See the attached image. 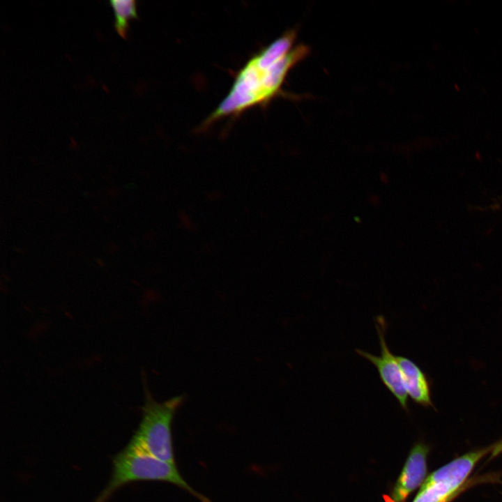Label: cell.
I'll use <instances>...</instances> for the list:
<instances>
[{
	"instance_id": "obj_7",
	"label": "cell",
	"mask_w": 502,
	"mask_h": 502,
	"mask_svg": "<svg viewBox=\"0 0 502 502\" xmlns=\"http://www.w3.org/2000/svg\"><path fill=\"white\" fill-rule=\"evenodd\" d=\"M404 386L408 396L421 406H434L432 401L431 386L426 374L410 358L396 356Z\"/></svg>"
},
{
	"instance_id": "obj_1",
	"label": "cell",
	"mask_w": 502,
	"mask_h": 502,
	"mask_svg": "<svg viewBox=\"0 0 502 502\" xmlns=\"http://www.w3.org/2000/svg\"><path fill=\"white\" fill-rule=\"evenodd\" d=\"M296 32L289 30L253 55L240 69L229 93L208 116L201 128L250 108L266 105L279 96L289 72L309 54L303 44L294 45Z\"/></svg>"
},
{
	"instance_id": "obj_3",
	"label": "cell",
	"mask_w": 502,
	"mask_h": 502,
	"mask_svg": "<svg viewBox=\"0 0 502 502\" xmlns=\"http://www.w3.org/2000/svg\"><path fill=\"white\" fill-rule=\"evenodd\" d=\"M145 401L139 427L130 444L166 462L176 464L172 438L174 413L183 402L182 396L165 402H156L149 389H144Z\"/></svg>"
},
{
	"instance_id": "obj_2",
	"label": "cell",
	"mask_w": 502,
	"mask_h": 502,
	"mask_svg": "<svg viewBox=\"0 0 502 502\" xmlns=\"http://www.w3.org/2000/svg\"><path fill=\"white\" fill-rule=\"evenodd\" d=\"M141 480L172 483L201 502H210L207 497L197 492L185 482L176 464L156 458L130 443L114 457L111 478L95 502H107L121 487Z\"/></svg>"
},
{
	"instance_id": "obj_4",
	"label": "cell",
	"mask_w": 502,
	"mask_h": 502,
	"mask_svg": "<svg viewBox=\"0 0 502 502\" xmlns=\"http://www.w3.org/2000/svg\"><path fill=\"white\" fill-rule=\"evenodd\" d=\"M502 450V441L467 452L428 476L413 502H449L457 494L478 462L485 456Z\"/></svg>"
},
{
	"instance_id": "obj_9",
	"label": "cell",
	"mask_w": 502,
	"mask_h": 502,
	"mask_svg": "<svg viewBox=\"0 0 502 502\" xmlns=\"http://www.w3.org/2000/svg\"><path fill=\"white\" fill-rule=\"evenodd\" d=\"M96 261L98 264L103 266V264H102L103 261L101 259H98Z\"/></svg>"
},
{
	"instance_id": "obj_5",
	"label": "cell",
	"mask_w": 502,
	"mask_h": 502,
	"mask_svg": "<svg viewBox=\"0 0 502 502\" xmlns=\"http://www.w3.org/2000/svg\"><path fill=\"white\" fill-rule=\"evenodd\" d=\"M374 320L379 338L380 356L359 349H356V352L375 366L383 385L397 400L400 406L408 411V395L404 386L400 368L396 356L390 351L386 340L387 322L381 315L376 316Z\"/></svg>"
},
{
	"instance_id": "obj_8",
	"label": "cell",
	"mask_w": 502,
	"mask_h": 502,
	"mask_svg": "<svg viewBox=\"0 0 502 502\" xmlns=\"http://www.w3.org/2000/svg\"><path fill=\"white\" fill-rule=\"evenodd\" d=\"M115 16L114 26L117 33L126 38L130 19L138 18L136 1L133 0H110Z\"/></svg>"
},
{
	"instance_id": "obj_6",
	"label": "cell",
	"mask_w": 502,
	"mask_h": 502,
	"mask_svg": "<svg viewBox=\"0 0 502 502\" xmlns=\"http://www.w3.org/2000/svg\"><path fill=\"white\" fill-rule=\"evenodd\" d=\"M428 452L429 448L422 443L412 448L390 494L391 502H405L409 495L422 485L427 475Z\"/></svg>"
}]
</instances>
